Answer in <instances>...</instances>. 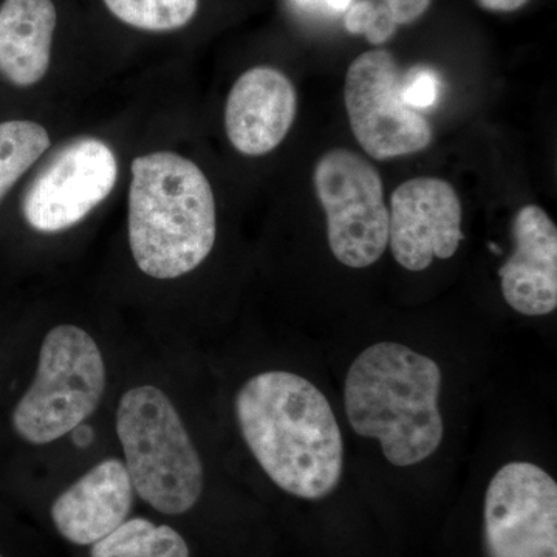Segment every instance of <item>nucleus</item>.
I'll use <instances>...</instances> for the list:
<instances>
[{
    "mask_svg": "<svg viewBox=\"0 0 557 557\" xmlns=\"http://www.w3.org/2000/svg\"><path fill=\"white\" fill-rule=\"evenodd\" d=\"M298 109L292 81L271 67H255L234 83L225 108L231 145L249 157L265 156L284 141Z\"/></svg>",
    "mask_w": 557,
    "mask_h": 557,
    "instance_id": "9b49d317",
    "label": "nucleus"
},
{
    "mask_svg": "<svg viewBox=\"0 0 557 557\" xmlns=\"http://www.w3.org/2000/svg\"><path fill=\"white\" fill-rule=\"evenodd\" d=\"M398 25L384 3L362 0L347 10L346 28L351 35H364L370 44L380 46L397 32Z\"/></svg>",
    "mask_w": 557,
    "mask_h": 557,
    "instance_id": "a211bd4d",
    "label": "nucleus"
},
{
    "mask_svg": "<svg viewBox=\"0 0 557 557\" xmlns=\"http://www.w3.org/2000/svg\"><path fill=\"white\" fill-rule=\"evenodd\" d=\"M432 0H384V5L395 24L408 25L417 21L429 9Z\"/></svg>",
    "mask_w": 557,
    "mask_h": 557,
    "instance_id": "aec40b11",
    "label": "nucleus"
},
{
    "mask_svg": "<svg viewBox=\"0 0 557 557\" xmlns=\"http://www.w3.org/2000/svg\"><path fill=\"white\" fill-rule=\"evenodd\" d=\"M463 209L453 185L442 178L417 177L392 194L388 245L395 260L409 271H423L434 259L456 255Z\"/></svg>",
    "mask_w": 557,
    "mask_h": 557,
    "instance_id": "9d476101",
    "label": "nucleus"
},
{
    "mask_svg": "<svg viewBox=\"0 0 557 557\" xmlns=\"http://www.w3.org/2000/svg\"><path fill=\"white\" fill-rule=\"evenodd\" d=\"M126 465L108 458L76 480L51 505L58 533L75 545H94L129 518L134 507Z\"/></svg>",
    "mask_w": 557,
    "mask_h": 557,
    "instance_id": "ddd939ff",
    "label": "nucleus"
},
{
    "mask_svg": "<svg viewBox=\"0 0 557 557\" xmlns=\"http://www.w3.org/2000/svg\"><path fill=\"white\" fill-rule=\"evenodd\" d=\"M401 95L406 104L416 110L432 108L438 100L440 78L434 70L417 67L401 76Z\"/></svg>",
    "mask_w": 557,
    "mask_h": 557,
    "instance_id": "6ab92c4d",
    "label": "nucleus"
},
{
    "mask_svg": "<svg viewBox=\"0 0 557 557\" xmlns=\"http://www.w3.org/2000/svg\"><path fill=\"white\" fill-rule=\"evenodd\" d=\"M119 20L143 30H175L193 20L199 0H104Z\"/></svg>",
    "mask_w": 557,
    "mask_h": 557,
    "instance_id": "f3484780",
    "label": "nucleus"
},
{
    "mask_svg": "<svg viewBox=\"0 0 557 557\" xmlns=\"http://www.w3.org/2000/svg\"><path fill=\"white\" fill-rule=\"evenodd\" d=\"M106 364L86 330L58 325L40 346L30 388L13 410L14 431L32 445H49L79 428L100 406Z\"/></svg>",
    "mask_w": 557,
    "mask_h": 557,
    "instance_id": "39448f33",
    "label": "nucleus"
},
{
    "mask_svg": "<svg viewBox=\"0 0 557 557\" xmlns=\"http://www.w3.org/2000/svg\"><path fill=\"white\" fill-rule=\"evenodd\" d=\"M516 249L498 270L502 295L525 317H545L557 307V228L536 205L520 209L512 222Z\"/></svg>",
    "mask_w": 557,
    "mask_h": 557,
    "instance_id": "f8f14e48",
    "label": "nucleus"
},
{
    "mask_svg": "<svg viewBox=\"0 0 557 557\" xmlns=\"http://www.w3.org/2000/svg\"><path fill=\"white\" fill-rule=\"evenodd\" d=\"M0 557H2V555H0Z\"/></svg>",
    "mask_w": 557,
    "mask_h": 557,
    "instance_id": "5701e85b",
    "label": "nucleus"
},
{
    "mask_svg": "<svg viewBox=\"0 0 557 557\" xmlns=\"http://www.w3.org/2000/svg\"><path fill=\"white\" fill-rule=\"evenodd\" d=\"M487 557H557V485L544 469L511 461L487 485Z\"/></svg>",
    "mask_w": 557,
    "mask_h": 557,
    "instance_id": "6e6552de",
    "label": "nucleus"
},
{
    "mask_svg": "<svg viewBox=\"0 0 557 557\" xmlns=\"http://www.w3.org/2000/svg\"><path fill=\"white\" fill-rule=\"evenodd\" d=\"M116 434L141 500L168 516L196 507L203 493V463L164 392L153 386L127 391L116 410Z\"/></svg>",
    "mask_w": 557,
    "mask_h": 557,
    "instance_id": "20e7f679",
    "label": "nucleus"
},
{
    "mask_svg": "<svg viewBox=\"0 0 557 557\" xmlns=\"http://www.w3.org/2000/svg\"><path fill=\"white\" fill-rule=\"evenodd\" d=\"M242 437L271 480L292 496L319 500L343 478L344 443L329 399L292 372H263L236 398Z\"/></svg>",
    "mask_w": 557,
    "mask_h": 557,
    "instance_id": "f257e3e1",
    "label": "nucleus"
},
{
    "mask_svg": "<svg viewBox=\"0 0 557 557\" xmlns=\"http://www.w3.org/2000/svg\"><path fill=\"white\" fill-rule=\"evenodd\" d=\"M440 392L442 370L434 359L403 344H375L348 369L347 420L361 437L379 440L388 463L413 467L442 445Z\"/></svg>",
    "mask_w": 557,
    "mask_h": 557,
    "instance_id": "f03ea898",
    "label": "nucleus"
},
{
    "mask_svg": "<svg viewBox=\"0 0 557 557\" xmlns=\"http://www.w3.org/2000/svg\"><path fill=\"white\" fill-rule=\"evenodd\" d=\"M119 178L115 153L97 138L62 146L25 193L24 218L40 233H58L83 222L108 199Z\"/></svg>",
    "mask_w": 557,
    "mask_h": 557,
    "instance_id": "1a4fd4ad",
    "label": "nucleus"
},
{
    "mask_svg": "<svg viewBox=\"0 0 557 557\" xmlns=\"http://www.w3.org/2000/svg\"><path fill=\"white\" fill-rule=\"evenodd\" d=\"M527 2L528 0H479V3L483 9L490 11H502V13L522 9Z\"/></svg>",
    "mask_w": 557,
    "mask_h": 557,
    "instance_id": "4be33fe9",
    "label": "nucleus"
},
{
    "mask_svg": "<svg viewBox=\"0 0 557 557\" xmlns=\"http://www.w3.org/2000/svg\"><path fill=\"white\" fill-rule=\"evenodd\" d=\"M300 7H318V9H325L333 11V13H344L350 9L351 0H296Z\"/></svg>",
    "mask_w": 557,
    "mask_h": 557,
    "instance_id": "412c9836",
    "label": "nucleus"
},
{
    "mask_svg": "<svg viewBox=\"0 0 557 557\" xmlns=\"http://www.w3.org/2000/svg\"><path fill=\"white\" fill-rule=\"evenodd\" d=\"M215 200L207 175L174 152L132 163L129 244L135 263L153 278L190 273L215 244Z\"/></svg>",
    "mask_w": 557,
    "mask_h": 557,
    "instance_id": "7ed1b4c3",
    "label": "nucleus"
},
{
    "mask_svg": "<svg viewBox=\"0 0 557 557\" xmlns=\"http://www.w3.org/2000/svg\"><path fill=\"white\" fill-rule=\"evenodd\" d=\"M401 76L386 50L366 51L347 70L344 100L351 132L372 159L410 156L431 145V124L403 100Z\"/></svg>",
    "mask_w": 557,
    "mask_h": 557,
    "instance_id": "0eeeda50",
    "label": "nucleus"
},
{
    "mask_svg": "<svg viewBox=\"0 0 557 557\" xmlns=\"http://www.w3.org/2000/svg\"><path fill=\"white\" fill-rule=\"evenodd\" d=\"M313 183L333 256L350 269L379 262L388 247V209L375 166L351 150L332 149L314 166Z\"/></svg>",
    "mask_w": 557,
    "mask_h": 557,
    "instance_id": "423d86ee",
    "label": "nucleus"
},
{
    "mask_svg": "<svg viewBox=\"0 0 557 557\" xmlns=\"http://www.w3.org/2000/svg\"><path fill=\"white\" fill-rule=\"evenodd\" d=\"M91 557H189L185 539L174 528L135 518L121 523L90 549Z\"/></svg>",
    "mask_w": 557,
    "mask_h": 557,
    "instance_id": "2eb2a0df",
    "label": "nucleus"
},
{
    "mask_svg": "<svg viewBox=\"0 0 557 557\" xmlns=\"http://www.w3.org/2000/svg\"><path fill=\"white\" fill-rule=\"evenodd\" d=\"M57 9L51 0H5L0 9V73L14 86L46 76Z\"/></svg>",
    "mask_w": 557,
    "mask_h": 557,
    "instance_id": "4468645a",
    "label": "nucleus"
},
{
    "mask_svg": "<svg viewBox=\"0 0 557 557\" xmlns=\"http://www.w3.org/2000/svg\"><path fill=\"white\" fill-rule=\"evenodd\" d=\"M49 148V132L35 121L0 123V201Z\"/></svg>",
    "mask_w": 557,
    "mask_h": 557,
    "instance_id": "dca6fc26",
    "label": "nucleus"
}]
</instances>
